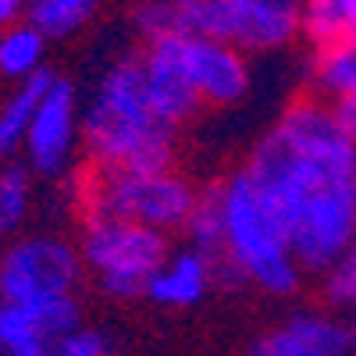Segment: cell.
Wrapping results in <instances>:
<instances>
[{
	"label": "cell",
	"mask_w": 356,
	"mask_h": 356,
	"mask_svg": "<svg viewBox=\"0 0 356 356\" xmlns=\"http://www.w3.org/2000/svg\"><path fill=\"white\" fill-rule=\"evenodd\" d=\"M82 278V253L57 235H25L0 253V303L68 296Z\"/></svg>",
	"instance_id": "obj_6"
},
{
	"label": "cell",
	"mask_w": 356,
	"mask_h": 356,
	"mask_svg": "<svg viewBox=\"0 0 356 356\" xmlns=\"http://www.w3.org/2000/svg\"><path fill=\"white\" fill-rule=\"evenodd\" d=\"M314 89L328 97V104L356 93V40L314 54Z\"/></svg>",
	"instance_id": "obj_16"
},
{
	"label": "cell",
	"mask_w": 356,
	"mask_h": 356,
	"mask_svg": "<svg viewBox=\"0 0 356 356\" xmlns=\"http://www.w3.org/2000/svg\"><path fill=\"white\" fill-rule=\"evenodd\" d=\"M300 18L314 54L356 40V0H300Z\"/></svg>",
	"instance_id": "obj_14"
},
{
	"label": "cell",
	"mask_w": 356,
	"mask_h": 356,
	"mask_svg": "<svg viewBox=\"0 0 356 356\" xmlns=\"http://www.w3.org/2000/svg\"><path fill=\"white\" fill-rule=\"evenodd\" d=\"M356 246V207H353V186H328L317 189L296 225L289 228V250L303 275H328L339 260Z\"/></svg>",
	"instance_id": "obj_7"
},
{
	"label": "cell",
	"mask_w": 356,
	"mask_h": 356,
	"mask_svg": "<svg viewBox=\"0 0 356 356\" xmlns=\"http://www.w3.org/2000/svg\"><path fill=\"white\" fill-rule=\"evenodd\" d=\"M335 111H339V118H342V125L349 129V136L356 139V93H353V97H346V100H339V104H335Z\"/></svg>",
	"instance_id": "obj_25"
},
{
	"label": "cell",
	"mask_w": 356,
	"mask_h": 356,
	"mask_svg": "<svg viewBox=\"0 0 356 356\" xmlns=\"http://www.w3.org/2000/svg\"><path fill=\"white\" fill-rule=\"evenodd\" d=\"M97 0H29L25 22H33L47 40H65L89 22Z\"/></svg>",
	"instance_id": "obj_17"
},
{
	"label": "cell",
	"mask_w": 356,
	"mask_h": 356,
	"mask_svg": "<svg viewBox=\"0 0 356 356\" xmlns=\"http://www.w3.org/2000/svg\"><path fill=\"white\" fill-rule=\"evenodd\" d=\"M353 207H356V178H353Z\"/></svg>",
	"instance_id": "obj_27"
},
{
	"label": "cell",
	"mask_w": 356,
	"mask_h": 356,
	"mask_svg": "<svg viewBox=\"0 0 356 356\" xmlns=\"http://www.w3.org/2000/svg\"><path fill=\"white\" fill-rule=\"evenodd\" d=\"M82 136V114H79V93L68 79L50 82L47 97L40 100L33 125L25 136V164L33 175L57 178L72 164L75 143Z\"/></svg>",
	"instance_id": "obj_9"
},
{
	"label": "cell",
	"mask_w": 356,
	"mask_h": 356,
	"mask_svg": "<svg viewBox=\"0 0 356 356\" xmlns=\"http://www.w3.org/2000/svg\"><path fill=\"white\" fill-rule=\"evenodd\" d=\"M157 43L171 50V57L186 72V79L193 82L203 104L232 107L250 93V61L243 50L193 33H171Z\"/></svg>",
	"instance_id": "obj_8"
},
{
	"label": "cell",
	"mask_w": 356,
	"mask_h": 356,
	"mask_svg": "<svg viewBox=\"0 0 356 356\" xmlns=\"http://www.w3.org/2000/svg\"><path fill=\"white\" fill-rule=\"evenodd\" d=\"M349 335H353V356H356V324H349Z\"/></svg>",
	"instance_id": "obj_26"
},
{
	"label": "cell",
	"mask_w": 356,
	"mask_h": 356,
	"mask_svg": "<svg viewBox=\"0 0 356 356\" xmlns=\"http://www.w3.org/2000/svg\"><path fill=\"white\" fill-rule=\"evenodd\" d=\"M296 4H300V0H296Z\"/></svg>",
	"instance_id": "obj_28"
},
{
	"label": "cell",
	"mask_w": 356,
	"mask_h": 356,
	"mask_svg": "<svg viewBox=\"0 0 356 356\" xmlns=\"http://www.w3.org/2000/svg\"><path fill=\"white\" fill-rule=\"evenodd\" d=\"M250 356H353L349 324L317 314V310H296L271 332H264Z\"/></svg>",
	"instance_id": "obj_10"
},
{
	"label": "cell",
	"mask_w": 356,
	"mask_h": 356,
	"mask_svg": "<svg viewBox=\"0 0 356 356\" xmlns=\"http://www.w3.org/2000/svg\"><path fill=\"white\" fill-rule=\"evenodd\" d=\"M186 232H189V243L193 250L207 253V257H221L225 250V211H221V182L203 189L196 196V207L186 221Z\"/></svg>",
	"instance_id": "obj_19"
},
{
	"label": "cell",
	"mask_w": 356,
	"mask_h": 356,
	"mask_svg": "<svg viewBox=\"0 0 356 356\" xmlns=\"http://www.w3.org/2000/svg\"><path fill=\"white\" fill-rule=\"evenodd\" d=\"M54 342L18 303H0V356H50Z\"/></svg>",
	"instance_id": "obj_18"
},
{
	"label": "cell",
	"mask_w": 356,
	"mask_h": 356,
	"mask_svg": "<svg viewBox=\"0 0 356 356\" xmlns=\"http://www.w3.org/2000/svg\"><path fill=\"white\" fill-rule=\"evenodd\" d=\"M225 211V250L214 264L228 267L243 285H253L267 296H292L303 282V267L296 264L289 239L275 214L267 211L257 186L246 171H235L221 182Z\"/></svg>",
	"instance_id": "obj_2"
},
{
	"label": "cell",
	"mask_w": 356,
	"mask_h": 356,
	"mask_svg": "<svg viewBox=\"0 0 356 356\" xmlns=\"http://www.w3.org/2000/svg\"><path fill=\"white\" fill-rule=\"evenodd\" d=\"M182 33L221 40L243 54L282 50L303 36L296 0H178Z\"/></svg>",
	"instance_id": "obj_5"
},
{
	"label": "cell",
	"mask_w": 356,
	"mask_h": 356,
	"mask_svg": "<svg viewBox=\"0 0 356 356\" xmlns=\"http://www.w3.org/2000/svg\"><path fill=\"white\" fill-rule=\"evenodd\" d=\"M25 11H29V0H0V33L25 22Z\"/></svg>",
	"instance_id": "obj_24"
},
{
	"label": "cell",
	"mask_w": 356,
	"mask_h": 356,
	"mask_svg": "<svg viewBox=\"0 0 356 356\" xmlns=\"http://www.w3.org/2000/svg\"><path fill=\"white\" fill-rule=\"evenodd\" d=\"M324 296L332 307H349L356 310V246L346 253V260H339L328 275H324Z\"/></svg>",
	"instance_id": "obj_22"
},
{
	"label": "cell",
	"mask_w": 356,
	"mask_h": 356,
	"mask_svg": "<svg viewBox=\"0 0 356 356\" xmlns=\"http://www.w3.org/2000/svg\"><path fill=\"white\" fill-rule=\"evenodd\" d=\"M29 200H33V171L29 164H0V235L15 232L25 214H29Z\"/></svg>",
	"instance_id": "obj_20"
},
{
	"label": "cell",
	"mask_w": 356,
	"mask_h": 356,
	"mask_svg": "<svg viewBox=\"0 0 356 356\" xmlns=\"http://www.w3.org/2000/svg\"><path fill=\"white\" fill-rule=\"evenodd\" d=\"M43 61H47V36L33 22H18L0 33V79L18 86L43 72Z\"/></svg>",
	"instance_id": "obj_15"
},
{
	"label": "cell",
	"mask_w": 356,
	"mask_h": 356,
	"mask_svg": "<svg viewBox=\"0 0 356 356\" xmlns=\"http://www.w3.org/2000/svg\"><path fill=\"white\" fill-rule=\"evenodd\" d=\"M136 33L146 43H157L171 33H182V11L178 0H146L136 8Z\"/></svg>",
	"instance_id": "obj_21"
},
{
	"label": "cell",
	"mask_w": 356,
	"mask_h": 356,
	"mask_svg": "<svg viewBox=\"0 0 356 356\" xmlns=\"http://www.w3.org/2000/svg\"><path fill=\"white\" fill-rule=\"evenodd\" d=\"M50 356H111V339L97 328H79L54 342Z\"/></svg>",
	"instance_id": "obj_23"
},
{
	"label": "cell",
	"mask_w": 356,
	"mask_h": 356,
	"mask_svg": "<svg viewBox=\"0 0 356 356\" xmlns=\"http://www.w3.org/2000/svg\"><path fill=\"white\" fill-rule=\"evenodd\" d=\"M54 75L43 68L33 79L18 82L11 93L0 100V164H11L18 150H25V136L33 125V114L40 107V100L47 97Z\"/></svg>",
	"instance_id": "obj_13"
},
{
	"label": "cell",
	"mask_w": 356,
	"mask_h": 356,
	"mask_svg": "<svg viewBox=\"0 0 356 356\" xmlns=\"http://www.w3.org/2000/svg\"><path fill=\"white\" fill-rule=\"evenodd\" d=\"M143 57V79H146V97H150L154 114L164 125L178 129L203 107L200 93L193 89V82L186 79V72L178 68V61L171 57V50L164 43H146Z\"/></svg>",
	"instance_id": "obj_11"
},
{
	"label": "cell",
	"mask_w": 356,
	"mask_h": 356,
	"mask_svg": "<svg viewBox=\"0 0 356 356\" xmlns=\"http://www.w3.org/2000/svg\"><path fill=\"white\" fill-rule=\"evenodd\" d=\"M196 189L182 175L171 171H97L86 182V218H122L136 221L157 232H175L186 228L193 207H196Z\"/></svg>",
	"instance_id": "obj_4"
},
{
	"label": "cell",
	"mask_w": 356,
	"mask_h": 356,
	"mask_svg": "<svg viewBox=\"0 0 356 356\" xmlns=\"http://www.w3.org/2000/svg\"><path fill=\"white\" fill-rule=\"evenodd\" d=\"M214 285V257H207L200 250H178L171 253L161 271L150 278L146 300H154L161 307H193L200 303Z\"/></svg>",
	"instance_id": "obj_12"
},
{
	"label": "cell",
	"mask_w": 356,
	"mask_h": 356,
	"mask_svg": "<svg viewBox=\"0 0 356 356\" xmlns=\"http://www.w3.org/2000/svg\"><path fill=\"white\" fill-rule=\"evenodd\" d=\"M82 264L100 278V289L111 300H136L146 296L150 278L161 271V264L171 257L168 235L122 218L89 214L82 221Z\"/></svg>",
	"instance_id": "obj_3"
},
{
	"label": "cell",
	"mask_w": 356,
	"mask_h": 356,
	"mask_svg": "<svg viewBox=\"0 0 356 356\" xmlns=\"http://www.w3.org/2000/svg\"><path fill=\"white\" fill-rule=\"evenodd\" d=\"M82 143L97 171H171L175 129L150 107L143 57H122L97 86L82 118Z\"/></svg>",
	"instance_id": "obj_1"
}]
</instances>
